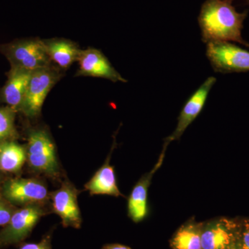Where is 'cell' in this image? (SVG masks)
<instances>
[{
    "label": "cell",
    "instance_id": "6da1fadb",
    "mask_svg": "<svg viewBox=\"0 0 249 249\" xmlns=\"http://www.w3.org/2000/svg\"><path fill=\"white\" fill-rule=\"evenodd\" d=\"M247 12L239 13L227 0H206L201 8L198 22L204 43L235 42L249 47L242 36Z\"/></svg>",
    "mask_w": 249,
    "mask_h": 249
},
{
    "label": "cell",
    "instance_id": "7a4b0ae2",
    "mask_svg": "<svg viewBox=\"0 0 249 249\" xmlns=\"http://www.w3.org/2000/svg\"><path fill=\"white\" fill-rule=\"evenodd\" d=\"M0 52L11 67L34 71L52 65L43 40L38 37L22 39L0 46Z\"/></svg>",
    "mask_w": 249,
    "mask_h": 249
},
{
    "label": "cell",
    "instance_id": "3957f363",
    "mask_svg": "<svg viewBox=\"0 0 249 249\" xmlns=\"http://www.w3.org/2000/svg\"><path fill=\"white\" fill-rule=\"evenodd\" d=\"M62 71L53 64L32 71L20 111L29 117L38 116L49 91L63 76Z\"/></svg>",
    "mask_w": 249,
    "mask_h": 249
},
{
    "label": "cell",
    "instance_id": "277c9868",
    "mask_svg": "<svg viewBox=\"0 0 249 249\" xmlns=\"http://www.w3.org/2000/svg\"><path fill=\"white\" fill-rule=\"evenodd\" d=\"M206 57L215 72L228 73L249 71V52L230 42L206 44Z\"/></svg>",
    "mask_w": 249,
    "mask_h": 249
},
{
    "label": "cell",
    "instance_id": "5b68a950",
    "mask_svg": "<svg viewBox=\"0 0 249 249\" xmlns=\"http://www.w3.org/2000/svg\"><path fill=\"white\" fill-rule=\"evenodd\" d=\"M27 155L29 165L34 169L53 176L58 173L55 146L44 129L32 130L29 134Z\"/></svg>",
    "mask_w": 249,
    "mask_h": 249
},
{
    "label": "cell",
    "instance_id": "8992f818",
    "mask_svg": "<svg viewBox=\"0 0 249 249\" xmlns=\"http://www.w3.org/2000/svg\"><path fill=\"white\" fill-rule=\"evenodd\" d=\"M241 221L220 217L203 222L202 249H231L238 242Z\"/></svg>",
    "mask_w": 249,
    "mask_h": 249
},
{
    "label": "cell",
    "instance_id": "52a82bcc",
    "mask_svg": "<svg viewBox=\"0 0 249 249\" xmlns=\"http://www.w3.org/2000/svg\"><path fill=\"white\" fill-rule=\"evenodd\" d=\"M44 214L43 210L34 205H28L14 213L9 222L0 231V246L5 247L22 242Z\"/></svg>",
    "mask_w": 249,
    "mask_h": 249
},
{
    "label": "cell",
    "instance_id": "ba28073f",
    "mask_svg": "<svg viewBox=\"0 0 249 249\" xmlns=\"http://www.w3.org/2000/svg\"><path fill=\"white\" fill-rule=\"evenodd\" d=\"M216 80L214 77H209L187 100L178 116L176 128L173 134L165 139V145L168 146L170 142L181 138L188 126L196 120L204 108L210 91L215 84Z\"/></svg>",
    "mask_w": 249,
    "mask_h": 249
},
{
    "label": "cell",
    "instance_id": "9c48e42d",
    "mask_svg": "<svg viewBox=\"0 0 249 249\" xmlns=\"http://www.w3.org/2000/svg\"><path fill=\"white\" fill-rule=\"evenodd\" d=\"M78 62L79 68L76 76L102 78L114 83L127 82V80L116 71L107 57L98 49L89 47L82 50Z\"/></svg>",
    "mask_w": 249,
    "mask_h": 249
},
{
    "label": "cell",
    "instance_id": "30bf717a",
    "mask_svg": "<svg viewBox=\"0 0 249 249\" xmlns=\"http://www.w3.org/2000/svg\"><path fill=\"white\" fill-rule=\"evenodd\" d=\"M78 191L71 183L65 182L52 194V206L55 213L61 218L64 227L78 229L82 219L78 207Z\"/></svg>",
    "mask_w": 249,
    "mask_h": 249
},
{
    "label": "cell",
    "instance_id": "8fae6325",
    "mask_svg": "<svg viewBox=\"0 0 249 249\" xmlns=\"http://www.w3.org/2000/svg\"><path fill=\"white\" fill-rule=\"evenodd\" d=\"M4 195L11 202L16 204H35L47 199V187L36 179L16 178L5 183Z\"/></svg>",
    "mask_w": 249,
    "mask_h": 249
},
{
    "label": "cell",
    "instance_id": "7c38bea8",
    "mask_svg": "<svg viewBox=\"0 0 249 249\" xmlns=\"http://www.w3.org/2000/svg\"><path fill=\"white\" fill-rule=\"evenodd\" d=\"M166 145H163V150L160 156L158 161L157 162L151 171L145 174L139 179L137 184L134 186L130 196L128 199L127 210L129 217L133 222L137 223L142 222L145 219L147 213V192L151 183L152 177L157 170L161 166L164 160L165 152L167 149Z\"/></svg>",
    "mask_w": 249,
    "mask_h": 249
},
{
    "label": "cell",
    "instance_id": "4fadbf2b",
    "mask_svg": "<svg viewBox=\"0 0 249 249\" xmlns=\"http://www.w3.org/2000/svg\"><path fill=\"white\" fill-rule=\"evenodd\" d=\"M32 71L11 67L7 81L1 91L3 102L14 111L21 110Z\"/></svg>",
    "mask_w": 249,
    "mask_h": 249
},
{
    "label": "cell",
    "instance_id": "5bb4252c",
    "mask_svg": "<svg viewBox=\"0 0 249 249\" xmlns=\"http://www.w3.org/2000/svg\"><path fill=\"white\" fill-rule=\"evenodd\" d=\"M43 40L51 61L62 71H66L78 61L82 49L76 42L63 38Z\"/></svg>",
    "mask_w": 249,
    "mask_h": 249
},
{
    "label": "cell",
    "instance_id": "9a60e30c",
    "mask_svg": "<svg viewBox=\"0 0 249 249\" xmlns=\"http://www.w3.org/2000/svg\"><path fill=\"white\" fill-rule=\"evenodd\" d=\"M109 158L110 156L89 182L85 185V188L89 191L90 194L124 196L117 186L114 168L109 165Z\"/></svg>",
    "mask_w": 249,
    "mask_h": 249
},
{
    "label": "cell",
    "instance_id": "2e32d148",
    "mask_svg": "<svg viewBox=\"0 0 249 249\" xmlns=\"http://www.w3.org/2000/svg\"><path fill=\"white\" fill-rule=\"evenodd\" d=\"M202 224L203 222H196L195 219L185 223L174 234L170 247L173 249H202Z\"/></svg>",
    "mask_w": 249,
    "mask_h": 249
},
{
    "label": "cell",
    "instance_id": "e0dca14e",
    "mask_svg": "<svg viewBox=\"0 0 249 249\" xmlns=\"http://www.w3.org/2000/svg\"><path fill=\"white\" fill-rule=\"evenodd\" d=\"M27 159V152L22 145L14 142H0V170L16 173L20 170Z\"/></svg>",
    "mask_w": 249,
    "mask_h": 249
},
{
    "label": "cell",
    "instance_id": "ac0fdd59",
    "mask_svg": "<svg viewBox=\"0 0 249 249\" xmlns=\"http://www.w3.org/2000/svg\"><path fill=\"white\" fill-rule=\"evenodd\" d=\"M15 111L9 107H0V142H4L16 134Z\"/></svg>",
    "mask_w": 249,
    "mask_h": 249
},
{
    "label": "cell",
    "instance_id": "d6986e66",
    "mask_svg": "<svg viewBox=\"0 0 249 249\" xmlns=\"http://www.w3.org/2000/svg\"><path fill=\"white\" fill-rule=\"evenodd\" d=\"M237 245L240 249H249V219L241 220L240 237Z\"/></svg>",
    "mask_w": 249,
    "mask_h": 249
},
{
    "label": "cell",
    "instance_id": "ffe728a7",
    "mask_svg": "<svg viewBox=\"0 0 249 249\" xmlns=\"http://www.w3.org/2000/svg\"><path fill=\"white\" fill-rule=\"evenodd\" d=\"M13 214L12 210L0 201V226H6L9 222Z\"/></svg>",
    "mask_w": 249,
    "mask_h": 249
},
{
    "label": "cell",
    "instance_id": "44dd1931",
    "mask_svg": "<svg viewBox=\"0 0 249 249\" xmlns=\"http://www.w3.org/2000/svg\"><path fill=\"white\" fill-rule=\"evenodd\" d=\"M19 249H52L49 236L44 237L39 243H28L22 245Z\"/></svg>",
    "mask_w": 249,
    "mask_h": 249
},
{
    "label": "cell",
    "instance_id": "7402d4cb",
    "mask_svg": "<svg viewBox=\"0 0 249 249\" xmlns=\"http://www.w3.org/2000/svg\"><path fill=\"white\" fill-rule=\"evenodd\" d=\"M102 249H131L127 246L119 245V244H111V245H105Z\"/></svg>",
    "mask_w": 249,
    "mask_h": 249
},
{
    "label": "cell",
    "instance_id": "603a6c76",
    "mask_svg": "<svg viewBox=\"0 0 249 249\" xmlns=\"http://www.w3.org/2000/svg\"><path fill=\"white\" fill-rule=\"evenodd\" d=\"M237 243H238V242H237ZM239 249V247H238V245H236L235 246H234L233 247H232V249Z\"/></svg>",
    "mask_w": 249,
    "mask_h": 249
},
{
    "label": "cell",
    "instance_id": "cb8c5ba5",
    "mask_svg": "<svg viewBox=\"0 0 249 249\" xmlns=\"http://www.w3.org/2000/svg\"><path fill=\"white\" fill-rule=\"evenodd\" d=\"M227 1H233V0H227Z\"/></svg>",
    "mask_w": 249,
    "mask_h": 249
},
{
    "label": "cell",
    "instance_id": "d4e9b609",
    "mask_svg": "<svg viewBox=\"0 0 249 249\" xmlns=\"http://www.w3.org/2000/svg\"></svg>",
    "mask_w": 249,
    "mask_h": 249
}]
</instances>
